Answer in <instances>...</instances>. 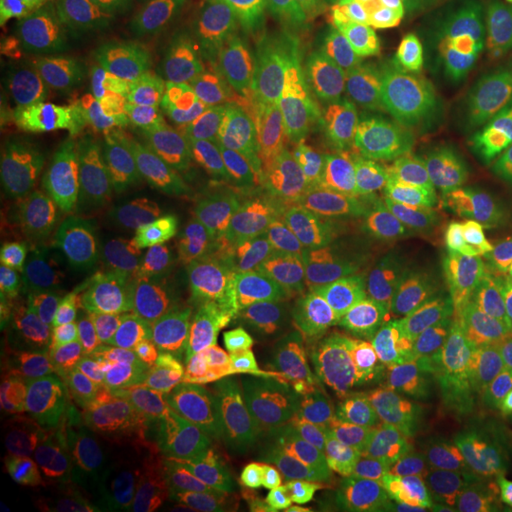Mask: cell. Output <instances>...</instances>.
I'll use <instances>...</instances> for the list:
<instances>
[{
	"label": "cell",
	"mask_w": 512,
	"mask_h": 512,
	"mask_svg": "<svg viewBox=\"0 0 512 512\" xmlns=\"http://www.w3.org/2000/svg\"><path fill=\"white\" fill-rule=\"evenodd\" d=\"M205 89L185 69L165 12L143 3L49 72V114L94 163L183 160L208 143Z\"/></svg>",
	"instance_id": "1"
},
{
	"label": "cell",
	"mask_w": 512,
	"mask_h": 512,
	"mask_svg": "<svg viewBox=\"0 0 512 512\" xmlns=\"http://www.w3.org/2000/svg\"><path fill=\"white\" fill-rule=\"evenodd\" d=\"M40 359L63 390L97 399H134L202 390L228 407L262 373L245 325L231 308L214 316H171L154 308L52 319L40 333Z\"/></svg>",
	"instance_id": "2"
},
{
	"label": "cell",
	"mask_w": 512,
	"mask_h": 512,
	"mask_svg": "<svg viewBox=\"0 0 512 512\" xmlns=\"http://www.w3.org/2000/svg\"><path fill=\"white\" fill-rule=\"evenodd\" d=\"M291 188L325 217L396 248L450 211L456 168L427 134L399 126L333 123L282 154Z\"/></svg>",
	"instance_id": "3"
},
{
	"label": "cell",
	"mask_w": 512,
	"mask_h": 512,
	"mask_svg": "<svg viewBox=\"0 0 512 512\" xmlns=\"http://www.w3.org/2000/svg\"><path fill=\"white\" fill-rule=\"evenodd\" d=\"M163 12L185 69L220 97L308 92L348 52L268 0H165Z\"/></svg>",
	"instance_id": "4"
},
{
	"label": "cell",
	"mask_w": 512,
	"mask_h": 512,
	"mask_svg": "<svg viewBox=\"0 0 512 512\" xmlns=\"http://www.w3.org/2000/svg\"><path fill=\"white\" fill-rule=\"evenodd\" d=\"M18 265L52 319H80L131 305L146 285V259L94 188L40 191L18 222Z\"/></svg>",
	"instance_id": "5"
},
{
	"label": "cell",
	"mask_w": 512,
	"mask_h": 512,
	"mask_svg": "<svg viewBox=\"0 0 512 512\" xmlns=\"http://www.w3.org/2000/svg\"><path fill=\"white\" fill-rule=\"evenodd\" d=\"M148 265L202 276L237 259L256 237L251 191L217 171H120L97 183Z\"/></svg>",
	"instance_id": "6"
},
{
	"label": "cell",
	"mask_w": 512,
	"mask_h": 512,
	"mask_svg": "<svg viewBox=\"0 0 512 512\" xmlns=\"http://www.w3.org/2000/svg\"><path fill=\"white\" fill-rule=\"evenodd\" d=\"M131 493L126 453L77 416L35 413L9 441L0 512H126Z\"/></svg>",
	"instance_id": "7"
},
{
	"label": "cell",
	"mask_w": 512,
	"mask_h": 512,
	"mask_svg": "<svg viewBox=\"0 0 512 512\" xmlns=\"http://www.w3.org/2000/svg\"><path fill=\"white\" fill-rule=\"evenodd\" d=\"M512 69V0H447L404 43L387 86L407 111L464 106Z\"/></svg>",
	"instance_id": "8"
},
{
	"label": "cell",
	"mask_w": 512,
	"mask_h": 512,
	"mask_svg": "<svg viewBox=\"0 0 512 512\" xmlns=\"http://www.w3.org/2000/svg\"><path fill=\"white\" fill-rule=\"evenodd\" d=\"M308 461L325 512H416L387 410L356 387L311 396Z\"/></svg>",
	"instance_id": "9"
},
{
	"label": "cell",
	"mask_w": 512,
	"mask_h": 512,
	"mask_svg": "<svg viewBox=\"0 0 512 512\" xmlns=\"http://www.w3.org/2000/svg\"><path fill=\"white\" fill-rule=\"evenodd\" d=\"M495 265L498 248L493 239L447 211L393 248L379 296L390 311L478 319Z\"/></svg>",
	"instance_id": "10"
},
{
	"label": "cell",
	"mask_w": 512,
	"mask_h": 512,
	"mask_svg": "<svg viewBox=\"0 0 512 512\" xmlns=\"http://www.w3.org/2000/svg\"><path fill=\"white\" fill-rule=\"evenodd\" d=\"M251 339L259 370L291 393L316 396L350 382H373L390 370L382 342L325 348L299 305L276 282H256L231 305Z\"/></svg>",
	"instance_id": "11"
},
{
	"label": "cell",
	"mask_w": 512,
	"mask_h": 512,
	"mask_svg": "<svg viewBox=\"0 0 512 512\" xmlns=\"http://www.w3.org/2000/svg\"><path fill=\"white\" fill-rule=\"evenodd\" d=\"M276 285L291 299L308 296L325 279H348L382 291L393 248L325 217L296 191L279 197L271 214Z\"/></svg>",
	"instance_id": "12"
},
{
	"label": "cell",
	"mask_w": 512,
	"mask_h": 512,
	"mask_svg": "<svg viewBox=\"0 0 512 512\" xmlns=\"http://www.w3.org/2000/svg\"><path fill=\"white\" fill-rule=\"evenodd\" d=\"M237 512H325L308 441L274 404H254L228 427Z\"/></svg>",
	"instance_id": "13"
},
{
	"label": "cell",
	"mask_w": 512,
	"mask_h": 512,
	"mask_svg": "<svg viewBox=\"0 0 512 512\" xmlns=\"http://www.w3.org/2000/svg\"><path fill=\"white\" fill-rule=\"evenodd\" d=\"M376 333L390 370L421 384V390H444L495 370L490 345L476 319L416 316L382 308Z\"/></svg>",
	"instance_id": "14"
},
{
	"label": "cell",
	"mask_w": 512,
	"mask_h": 512,
	"mask_svg": "<svg viewBox=\"0 0 512 512\" xmlns=\"http://www.w3.org/2000/svg\"><path fill=\"white\" fill-rule=\"evenodd\" d=\"M444 439L512 498V382L490 373L444 390H424Z\"/></svg>",
	"instance_id": "15"
},
{
	"label": "cell",
	"mask_w": 512,
	"mask_h": 512,
	"mask_svg": "<svg viewBox=\"0 0 512 512\" xmlns=\"http://www.w3.org/2000/svg\"><path fill=\"white\" fill-rule=\"evenodd\" d=\"M387 433L402 461L416 512H512V498L441 436L387 410Z\"/></svg>",
	"instance_id": "16"
},
{
	"label": "cell",
	"mask_w": 512,
	"mask_h": 512,
	"mask_svg": "<svg viewBox=\"0 0 512 512\" xmlns=\"http://www.w3.org/2000/svg\"><path fill=\"white\" fill-rule=\"evenodd\" d=\"M140 512H237L228 427L217 416L197 419L177 439Z\"/></svg>",
	"instance_id": "17"
},
{
	"label": "cell",
	"mask_w": 512,
	"mask_h": 512,
	"mask_svg": "<svg viewBox=\"0 0 512 512\" xmlns=\"http://www.w3.org/2000/svg\"><path fill=\"white\" fill-rule=\"evenodd\" d=\"M100 35L74 0H0V74L35 55L66 57Z\"/></svg>",
	"instance_id": "18"
},
{
	"label": "cell",
	"mask_w": 512,
	"mask_h": 512,
	"mask_svg": "<svg viewBox=\"0 0 512 512\" xmlns=\"http://www.w3.org/2000/svg\"><path fill=\"white\" fill-rule=\"evenodd\" d=\"M279 12L302 23L313 35L333 43H365L384 35L393 20L399 0H268Z\"/></svg>",
	"instance_id": "19"
},
{
	"label": "cell",
	"mask_w": 512,
	"mask_h": 512,
	"mask_svg": "<svg viewBox=\"0 0 512 512\" xmlns=\"http://www.w3.org/2000/svg\"><path fill=\"white\" fill-rule=\"evenodd\" d=\"M481 319L495 342L512 356V245H498V265Z\"/></svg>",
	"instance_id": "20"
},
{
	"label": "cell",
	"mask_w": 512,
	"mask_h": 512,
	"mask_svg": "<svg viewBox=\"0 0 512 512\" xmlns=\"http://www.w3.org/2000/svg\"><path fill=\"white\" fill-rule=\"evenodd\" d=\"M484 211L501 245H512V128L498 151L490 183L484 191Z\"/></svg>",
	"instance_id": "21"
},
{
	"label": "cell",
	"mask_w": 512,
	"mask_h": 512,
	"mask_svg": "<svg viewBox=\"0 0 512 512\" xmlns=\"http://www.w3.org/2000/svg\"><path fill=\"white\" fill-rule=\"evenodd\" d=\"M143 3L146 0H74L80 15L89 20L97 32H106L111 26H117L120 20L134 15Z\"/></svg>",
	"instance_id": "22"
}]
</instances>
